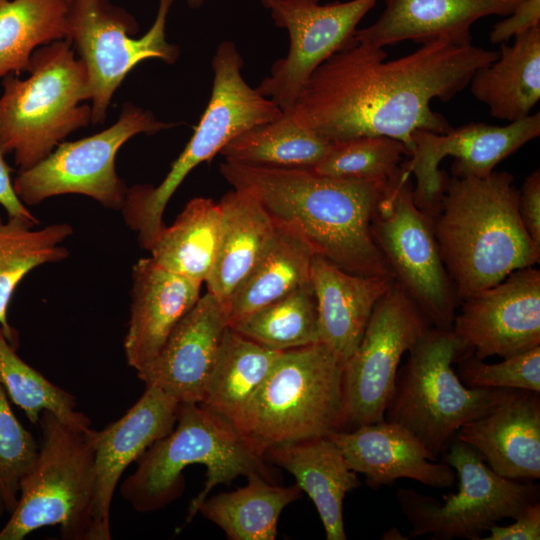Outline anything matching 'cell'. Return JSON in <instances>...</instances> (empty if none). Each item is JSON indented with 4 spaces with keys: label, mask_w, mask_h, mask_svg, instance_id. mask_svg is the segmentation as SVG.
<instances>
[{
    "label": "cell",
    "mask_w": 540,
    "mask_h": 540,
    "mask_svg": "<svg viewBox=\"0 0 540 540\" xmlns=\"http://www.w3.org/2000/svg\"><path fill=\"white\" fill-rule=\"evenodd\" d=\"M518 209L532 241L540 248V172H532L519 190Z\"/></svg>",
    "instance_id": "b9f144b4"
},
{
    "label": "cell",
    "mask_w": 540,
    "mask_h": 540,
    "mask_svg": "<svg viewBox=\"0 0 540 540\" xmlns=\"http://www.w3.org/2000/svg\"><path fill=\"white\" fill-rule=\"evenodd\" d=\"M220 231L219 203L193 198L171 226H164L149 250L151 258L170 272L205 283L216 259Z\"/></svg>",
    "instance_id": "4dcf8cb0"
},
{
    "label": "cell",
    "mask_w": 540,
    "mask_h": 540,
    "mask_svg": "<svg viewBox=\"0 0 540 540\" xmlns=\"http://www.w3.org/2000/svg\"><path fill=\"white\" fill-rule=\"evenodd\" d=\"M453 333L484 360L508 358L540 346V271L518 269L465 299Z\"/></svg>",
    "instance_id": "e0dca14e"
},
{
    "label": "cell",
    "mask_w": 540,
    "mask_h": 540,
    "mask_svg": "<svg viewBox=\"0 0 540 540\" xmlns=\"http://www.w3.org/2000/svg\"><path fill=\"white\" fill-rule=\"evenodd\" d=\"M443 454V462L458 477L457 493L445 495L440 502L413 489L396 492L401 511L412 526L411 537L430 534L438 540H480L491 526L516 518L539 500V485L498 475L474 448L456 438Z\"/></svg>",
    "instance_id": "8fae6325"
},
{
    "label": "cell",
    "mask_w": 540,
    "mask_h": 540,
    "mask_svg": "<svg viewBox=\"0 0 540 540\" xmlns=\"http://www.w3.org/2000/svg\"><path fill=\"white\" fill-rule=\"evenodd\" d=\"M310 281L317 302L319 342L344 364L358 346L375 305L394 280L355 275L315 255Z\"/></svg>",
    "instance_id": "cb8c5ba5"
},
{
    "label": "cell",
    "mask_w": 540,
    "mask_h": 540,
    "mask_svg": "<svg viewBox=\"0 0 540 540\" xmlns=\"http://www.w3.org/2000/svg\"><path fill=\"white\" fill-rule=\"evenodd\" d=\"M276 351L319 342L317 302L311 281L230 327Z\"/></svg>",
    "instance_id": "e575fe53"
},
{
    "label": "cell",
    "mask_w": 540,
    "mask_h": 540,
    "mask_svg": "<svg viewBox=\"0 0 540 540\" xmlns=\"http://www.w3.org/2000/svg\"><path fill=\"white\" fill-rule=\"evenodd\" d=\"M4 156L0 150V205L5 209L8 217H18L38 224V219L16 195L10 176V168Z\"/></svg>",
    "instance_id": "7bdbcfd3"
},
{
    "label": "cell",
    "mask_w": 540,
    "mask_h": 540,
    "mask_svg": "<svg viewBox=\"0 0 540 540\" xmlns=\"http://www.w3.org/2000/svg\"><path fill=\"white\" fill-rule=\"evenodd\" d=\"M68 0H0V80L27 71L36 49L67 39Z\"/></svg>",
    "instance_id": "d6a6232c"
},
{
    "label": "cell",
    "mask_w": 540,
    "mask_h": 540,
    "mask_svg": "<svg viewBox=\"0 0 540 540\" xmlns=\"http://www.w3.org/2000/svg\"><path fill=\"white\" fill-rule=\"evenodd\" d=\"M218 203L220 239L205 283L207 292L226 306L270 242L276 223L260 201L244 190L233 188Z\"/></svg>",
    "instance_id": "484cf974"
},
{
    "label": "cell",
    "mask_w": 540,
    "mask_h": 540,
    "mask_svg": "<svg viewBox=\"0 0 540 540\" xmlns=\"http://www.w3.org/2000/svg\"><path fill=\"white\" fill-rule=\"evenodd\" d=\"M220 173L234 189L256 197L275 223L298 232L315 255L355 275L393 279L371 233L389 180L338 179L310 168L229 160Z\"/></svg>",
    "instance_id": "7a4b0ae2"
},
{
    "label": "cell",
    "mask_w": 540,
    "mask_h": 540,
    "mask_svg": "<svg viewBox=\"0 0 540 540\" xmlns=\"http://www.w3.org/2000/svg\"><path fill=\"white\" fill-rule=\"evenodd\" d=\"M39 445L14 415L0 385V497L6 511L15 508L20 484L33 467Z\"/></svg>",
    "instance_id": "74e56055"
},
{
    "label": "cell",
    "mask_w": 540,
    "mask_h": 540,
    "mask_svg": "<svg viewBox=\"0 0 540 540\" xmlns=\"http://www.w3.org/2000/svg\"><path fill=\"white\" fill-rule=\"evenodd\" d=\"M455 438L474 448L500 476L539 479V392L513 389L490 412L462 426Z\"/></svg>",
    "instance_id": "44dd1931"
},
{
    "label": "cell",
    "mask_w": 540,
    "mask_h": 540,
    "mask_svg": "<svg viewBox=\"0 0 540 540\" xmlns=\"http://www.w3.org/2000/svg\"><path fill=\"white\" fill-rule=\"evenodd\" d=\"M408 352L385 420L406 429L438 460L462 426L490 412L513 389L465 386L453 365L473 351L452 330L431 326Z\"/></svg>",
    "instance_id": "8992f818"
},
{
    "label": "cell",
    "mask_w": 540,
    "mask_h": 540,
    "mask_svg": "<svg viewBox=\"0 0 540 540\" xmlns=\"http://www.w3.org/2000/svg\"><path fill=\"white\" fill-rule=\"evenodd\" d=\"M175 0H159L157 16L140 38L135 20L108 0H74L67 39L83 62L89 80L91 123L101 124L115 91L136 65L148 59L174 63L179 47L166 40V21Z\"/></svg>",
    "instance_id": "4fadbf2b"
},
{
    "label": "cell",
    "mask_w": 540,
    "mask_h": 540,
    "mask_svg": "<svg viewBox=\"0 0 540 540\" xmlns=\"http://www.w3.org/2000/svg\"><path fill=\"white\" fill-rule=\"evenodd\" d=\"M518 197L507 171L447 179L433 227L459 304L539 262L540 248L522 223Z\"/></svg>",
    "instance_id": "3957f363"
},
{
    "label": "cell",
    "mask_w": 540,
    "mask_h": 540,
    "mask_svg": "<svg viewBox=\"0 0 540 540\" xmlns=\"http://www.w3.org/2000/svg\"><path fill=\"white\" fill-rule=\"evenodd\" d=\"M281 352L228 327L198 404L234 425Z\"/></svg>",
    "instance_id": "f1b7e54d"
},
{
    "label": "cell",
    "mask_w": 540,
    "mask_h": 540,
    "mask_svg": "<svg viewBox=\"0 0 540 540\" xmlns=\"http://www.w3.org/2000/svg\"><path fill=\"white\" fill-rule=\"evenodd\" d=\"M175 124L157 120L151 111L127 103L110 127L76 141L61 142L46 158L18 171L13 180L15 193L25 206L58 195L80 194L106 208L121 210L128 188L116 171L119 149L137 134H155Z\"/></svg>",
    "instance_id": "7c38bea8"
},
{
    "label": "cell",
    "mask_w": 540,
    "mask_h": 540,
    "mask_svg": "<svg viewBox=\"0 0 540 540\" xmlns=\"http://www.w3.org/2000/svg\"><path fill=\"white\" fill-rule=\"evenodd\" d=\"M523 0H386L375 23L357 29L354 39L384 48L404 40L424 43L450 38L472 43L471 25L489 15L507 16Z\"/></svg>",
    "instance_id": "603a6c76"
},
{
    "label": "cell",
    "mask_w": 540,
    "mask_h": 540,
    "mask_svg": "<svg viewBox=\"0 0 540 540\" xmlns=\"http://www.w3.org/2000/svg\"><path fill=\"white\" fill-rule=\"evenodd\" d=\"M29 76L9 74L0 95V150L19 171L46 158L69 134L91 123L86 68L68 39L41 46Z\"/></svg>",
    "instance_id": "5b68a950"
},
{
    "label": "cell",
    "mask_w": 540,
    "mask_h": 540,
    "mask_svg": "<svg viewBox=\"0 0 540 540\" xmlns=\"http://www.w3.org/2000/svg\"><path fill=\"white\" fill-rule=\"evenodd\" d=\"M498 57L499 51L437 38L387 60L383 48L354 39L314 70L290 111L329 142L386 136L403 142L410 156L415 131L452 129L432 100H451Z\"/></svg>",
    "instance_id": "6da1fadb"
},
{
    "label": "cell",
    "mask_w": 540,
    "mask_h": 540,
    "mask_svg": "<svg viewBox=\"0 0 540 540\" xmlns=\"http://www.w3.org/2000/svg\"><path fill=\"white\" fill-rule=\"evenodd\" d=\"M430 327L394 282L375 305L358 346L343 365V430L385 419L402 356Z\"/></svg>",
    "instance_id": "5bb4252c"
},
{
    "label": "cell",
    "mask_w": 540,
    "mask_h": 540,
    "mask_svg": "<svg viewBox=\"0 0 540 540\" xmlns=\"http://www.w3.org/2000/svg\"><path fill=\"white\" fill-rule=\"evenodd\" d=\"M500 44L499 57L478 68L469 84L472 95L500 120L530 115L540 99V26Z\"/></svg>",
    "instance_id": "4316f807"
},
{
    "label": "cell",
    "mask_w": 540,
    "mask_h": 540,
    "mask_svg": "<svg viewBox=\"0 0 540 540\" xmlns=\"http://www.w3.org/2000/svg\"><path fill=\"white\" fill-rule=\"evenodd\" d=\"M16 349L0 325V385L28 420L37 425L41 413L49 411L70 425L90 428V419L76 410V398L23 361Z\"/></svg>",
    "instance_id": "d590c367"
},
{
    "label": "cell",
    "mask_w": 540,
    "mask_h": 540,
    "mask_svg": "<svg viewBox=\"0 0 540 540\" xmlns=\"http://www.w3.org/2000/svg\"><path fill=\"white\" fill-rule=\"evenodd\" d=\"M68 1L71 3V2L74 1V0H68Z\"/></svg>",
    "instance_id": "bcb514c9"
},
{
    "label": "cell",
    "mask_w": 540,
    "mask_h": 540,
    "mask_svg": "<svg viewBox=\"0 0 540 540\" xmlns=\"http://www.w3.org/2000/svg\"><path fill=\"white\" fill-rule=\"evenodd\" d=\"M331 142L299 124L292 112L252 127L230 140L219 152L225 160L262 166L311 168Z\"/></svg>",
    "instance_id": "836d02e7"
},
{
    "label": "cell",
    "mask_w": 540,
    "mask_h": 540,
    "mask_svg": "<svg viewBox=\"0 0 540 540\" xmlns=\"http://www.w3.org/2000/svg\"><path fill=\"white\" fill-rule=\"evenodd\" d=\"M405 144L386 136H364L331 142L325 156L310 169L338 179L388 181L399 169Z\"/></svg>",
    "instance_id": "8d00e7d4"
},
{
    "label": "cell",
    "mask_w": 540,
    "mask_h": 540,
    "mask_svg": "<svg viewBox=\"0 0 540 540\" xmlns=\"http://www.w3.org/2000/svg\"><path fill=\"white\" fill-rule=\"evenodd\" d=\"M314 256L298 232L276 223L270 242L225 306L229 327L309 283Z\"/></svg>",
    "instance_id": "83f0119b"
},
{
    "label": "cell",
    "mask_w": 540,
    "mask_h": 540,
    "mask_svg": "<svg viewBox=\"0 0 540 540\" xmlns=\"http://www.w3.org/2000/svg\"><path fill=\"white\" fill-rule=\"evenodd\" d=\"M515 522L500 526L494 524L489 528V535L480 540H539L540 539V503L528 505L524 511L514 518Z\"/></svg>",
    "instance_id": "60d3db41"
},
{
    "label": "cell",
    "mask_w": 540,
    "mask_h": 540,
    "mask_svg": "<svg viewBox=\"0 0 540 540\" xmlns=\"http://www.w3.org/2000/svg\"><path fill=\"white\" fill-rule=\"evenodd\" d=\"M228 327L225 306L207 292L137 376L146 386L158 387L180 404L200 403Z\"/></svg>",
    "instance_id": "d6986e66"
},
{
    "label": "cell",
    "mask_w": 540,
    "mask_h": 540,
    "mask_svg": "<svg viewBox=\"0 0 540 540\" xmlns=\"http://www.w3.org/2000/svg\"><path fill=\"white\" fill-rule=\"evenodd\" d=\"M36 223L18 217H0V325L6 338L18 347V334L10 326L7 311L15 289L33 269L57 263L69 256L62 243L73 234L68 223L34 230Z\"/></svg>",
    "instance_id": "1f68e13d"
},
{
    "label": "cell",
    "mask_w": 540,
    "mask_h": 540,
    "mask_svg": "<svg viewBox=\"0 0 540 540\" xmlns=\"http://www.w3.org/2000/svg\"><path fill=\"white\" fill-rule=\"evenodd\" d=\"M343 365L321 342L282 351L233 426L264 453L343 430Z\"/></svg>",
    "instance_id": "ba28073f"
},
{
    "label": "cell",
    "mask_w": 540,
    "mask_h": 540,
    "mask_svg": "<svg viewBox=\"0 0 540 540\" xmlns=\"http://www.w3.org/2000/svg\"><path fill=\"white\" fill-rule=\"evenodd\" d=\"M243 64L233 42L219 44L212 59L211 97L184 150L158 186L144 184L127 189L121 211L127 226L137 233L141 248L151 249L164 228L163 214L169 200L195 167L210 161L244 131L283 115L271 99L245 82Z\"/></svg>",
    "instance_id": "52a82bcc"
},
{
    "label": "cell",
    "mask_w": 540,
    "mask_h": 540,
    "mask_svg": "<svg viewBox=\"0 0 540 540\" xmlns=\"http://www.w3.org/2000/svg\"><path fill=\"white\" fill-rule=\"evenodd\" d=\"M357 474L372 489L408 478L434 488H448L454 469L437 459L406 429L385 419L328 435Z\"/></svg>",
    "instance_id": "ffe728a7"
},
{
    "label": "cell",
    "mask_w": 540,
    "mask_h": 540,
    "mask_svg": "<svg viewBox=\"0 0 540 540\" xmlns=\"http://www.w3.org/2000/svg\"><path fill=\"white\" fill-rule=\"evenodd\" d=\"M202 3L203 0H188V4L194 8L199 7Z\"/></svg>",
    "instance_id": "ee69618b"
},
{
    "label": "cell",
    "mask_w": 540,
    "mask_h": 540,
    "mask_svg": "<svg viewBox=\"0 0 540 540\" xmlns=\"http://www.w3.org/2000/svg\"><path fill=\"white\" fill-rule=\"evenodd\" d=\"M413 185L401 164L377 205L371 233L394 282L432 327L451 330L459 301L440 255L433 219L416 205Z\"/></svg>",
    "instance_id": "30bf717a"
},
{
    "label": "cell",
    "mask_w": 540,
    "mask_h": 540,
    "mask_svg": "<svg viewBox=\"0 0 540 540\" xmlns=\"http://www.w3.org/2000/svg\"><path fill=\"white\" fill-rule=\"evenodd\" d=\"M202 284L160 267L151 257L133 265L130 319L124 339L130 367L138 371L156 357L200 298Z\"/></svg>",
    "instance_id": "7402d4cb"
},
{
    "label": "cell",
    "mask_w": 540,
    "mask_h": 540,
    "mask_svg": "<svg viewBox=\"0 0 540 540\" xmlns=\"http://www.w3.org/2000/svg\"><path fill=\"white\" fill-rule=\"evenodd\" d=\"M456 371L470 388H505L540 393V346L494 364L473 355L461 359Z\"/></svg>",
    "instance_id": "f35d334b"
},
{
    "label": "cell",
    "mask_w": 540,
    "mask_h": 540,
    "mask_svg": "<svg viewBox=\"0 0 540 540\" xmlns=\"http://www.w3.org/2000/svg\"><path fill=\"white\" fill-rule=\"evenodd\" d=\"M377 1L260 0L276 26L288 31L290 48L256 88L259 93L283 112L291 110L314 70L354 40L357 25Z\"/></svg>",
    "instance_id": "9a60e30c"
},
{
    "label": "cell",
    "mask_w": 540,
    "mask_h": 540,
    "mask_svg": "<svg viewBox=\"0 0 540 540\" xmlns=\"http://www.w3.org/2000/svg\"><path fill=\"white\" fill-rule=\"evenodd\" d=\"M137 461V469L123 481L120 492L141 513L163 509L181 495L185 467H206L204 487L192 500L187 521L217 485L230 484L252 472L273 482L265 453L228 421L198 403H181L172 431Z\"/></svg>",
    "instance_id": "277c9868"
},
{
    "label": "cell",
    "mask_w": 540,
    "mask_h": 540,
    "mask_svg": "<svg viewBox=\"0 0 540 540\" xmlns=\"http://www.w3.org/2000/svg\"><path fill=\"white\" fill-rule=\"evenodd\" d=\"M247 484L231 492L205 498L197 509L221 528L230 540H274L278 519L301 490L279 486L259 473H249Z\"/></svg>",
    "instance_id": "f546056e"
},
{
    "label": "cell",
    "mask_w": 540,
    "mask_h": 540,
    "mask_svg": "<svg viewBox=\"0 0 540 540\" xmlns=\"http://www.w3.org/2000/svg\"><path fill=\"white\" fill-rule=\"evenodd\" d=\"M180 403L147 385L138 401L95 435L94 492L89 540H109L110 506L126 468L174 428Z\"/></svg>",
    "instance_id": "ac0fdd59"
},
{
    "label": "cell",
    "mask_w": 540,
    "mask_h": 540,
    "mask_svg": "<svg viewBox=\"0 0 540 540\" xmlns=\"http://www.w3.org/2000/svg\"><path fill=\"white\" fill-rule=\"evenodd\" d=\"M5 511H6V508H5L4 502H3V500H2L1 497H0V519H1V517H2V515H3V513H4Z\"/></svg>",
    "instance_id": "f6af8a7d"
},
{
    "label": "cell",
    "mask_w": 540,
    "mask_h": 540,
    "mask_svg": "<svg viewBox=\"0 0 540 540\" xmlns=\"http://www.w3.org/2000/svg\"><path fill=\"white\" fill-rule=\"evenodd\" d=\"M42 440L18 502L0 530V540H22L45 526L59 525L67 540H89L94 492L96 430L70 425L49 411L39 423Z\"/></svg>",
    "instance_id": "9c48e42d"
},
{
    "label": "cell",
    "mask_w": 540,
    "mask_h": 540,
    "mask_svg": "<svg viewBox=\"0 0 540 540\" xmlns=\"http://www.w3.org/2000/svg\"><path fill=\"white\" fill-rule=\"evenodd\" d=\"M271 463L294 476L314 503L327 540H345L343 501L361 485L337 445L328 437L277 444L265 451Z\"/></svg>",
    "instance_id": "d4e9b609"
},
{
    "label": "cell",
    "mask_w": 540,
    "mask_h": 540,
    "mask_svg": "<svg viewBox=\"0 0 540 540\" xmlns=\"http://www.w3.org/2000/svg\"><path fill=\"white\" fill-rule=\"evenodd\" d=\"M540 135V114L509 122L505 126L470 123L446 133L417 130L412 135L413 150L403 167L416 178L413 198L431 219L437 215L447 175L439 164L447 156L454 159V177L482 178L509 155Z\"/></svg>",
    "instance_id": "2e32d148"
},
{
    "label": "cell",
    "mask_w": 540,
    "mask_h": 540,
    "mask_svg": "<svg viewBox=\"0 0 540 540\" xmlns=\"http://www.w3.org/2000/svg\"><path fill=\"white\" fill-rule=\"evenodd\" d=\"M507 16L493 26L489 34L492 43H506L512 37L540 26V0H523Z\"/></svg>",
    "instance_id": "ab89813d"
}]
</instances>
